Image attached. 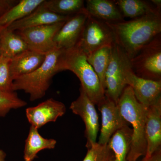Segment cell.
Here are the masks:
<instances>
[{
    "mask_svg": "<svg viewBox=\"0 0 161 161\" xmlns=\"http://www.w3.org/2000/svg\"><path fill=\"white\" fill-rule=\"evenodd\" d=\"M105 23L113 33L115 43L130 60L161 34V13L147 15L128 21Z\"/></svg>",
    "mask_w": 161,
    "mask_h": 161,
    "instance_id": "6da1fadb",
    "label": "cell"
},
{
    "mask_svg": "<svg viewBox=\"0 0 161 161\" xmlns=\"http://www.w3.org/2000/svg\"><path fill=\"white\" fill-rule=\"evenodd\" d=\"M121 115L132 126V141L127 161H137L146 155L147 142L146 123L147 108L136 100L131 87L124 89L117 103Z\"/></svg>",
    "mask_w": 161,
    "mask_h": 161,
    "instance_id": "7a4b0ae2",
    "label": "cell"
},
{
    "mask_svg": "<svg viewBox=\"0 0 161 161\" xmlns=\"http://www.w3.org/2000/svg\"><path fill=\"white\" fill-rule=\"evenodd\" d=\"M59 72L69 70L80 80V88L95 104L104 98L105 91L86 55L77 46L62 51L58 61Z\"/></svg>",
    "mask_w": 161,
    "mask_h": 161,
    "instance_id": "3957f363",
    "label": "cell"
},
{
    "mask_svg": "<svg viewBox=\"0 0 161 161\" xmlns=\"http://www.w3.org/2000/svg\"><path fill=\"white\" fill-rule=\"evenodd\" d=\"M62 51L55 48L46 54L43 64L33 72L17 78L13 81L14 92L23 91L31 101L43 98L50 86L53 77L59 72L58 61Z\"/></svg>",
    "mask_w": 161,
    "mask_h": 161,
    "instance_id": "277c9868",
    "label": "cell"
},
{
    "mask_svg": "<svg viewBox=\"0 0 161 161\" xmlns=\"http://www.w3.org/2000/svg\"><path fill=\"white\" fill-rule=\"evenodd\" d=\"M131 67L140 78L161 80V34L145 45L130 60Z\"/></svg>",
    "mask_w": 161,
    "mask_h": 161,
    "instance_id": "5b68a950",
    "label": "cell"
},
{
    "mask_svg": "<svg viewBox=\"0 0 161 161\" xmlns=\"http://www.w3.org/2000/svg\"><path fill=\"white\" fill-rule=\"evenodd\" d=\"M130 61L123 51L113 43L111 59L106 72L105 95L116 103L127 86L125 82V70Z\"/></svg>",
    "mask_w": 161,
    "mask_h": 161,
    "instance_id": "8992f818",
    "label": "cell"
},
{
    "mask_svg": "<svg viewBox=\"0 0 161 161\" xmlns=\"http://www.w3.org/2000/svg\"><path fill=\"white\" fill-rule=\"evenodd\" d=\"M114 43L113 33L105 22L89 16L75 46L78 47L87 57L102 47Z\"/></svg>",
    "mask_w": 161,
    "mask_h": 161,
    "instance_id": "52a82bcc",
    "label": "cell"
},
{
    "mask_svg": "<svg viewBox=\"0 0 161 161\" xmlns=\"http://www.w3.org/2000/svg\"><path fill=\"white\" fill-rule=\"evenodd\" d=\"M65 22L31 27L17 33L24 40L28 49L46 54L55 49V36Z\"/></svg>",
    "mask_w": 161,
    "mask_h": 161,
    "instance_id": "ba28073f",
    "label": "cell"
},
{
    "mask_svg": "<svg viewBox=\"0 0 161 161\" xmlns=\"http://www.w3.org/2000/svg\"><path fill=\"white\" fill-rule=\"evenodd\" d=\"M95 105L80 87L79 97L70 106L72 112L80 116L85 125V136L87 140L86 147L87 149L97 142L99 130L98 115Z\"/></svg>",
    "mask_w": 161,
    "mask_h": 161,
    "instance_id": "9c48e42d",
    "label": "cell"
},
{
    "mask_svg": "<svg viewBox=\"0 0 161 161\" xmlns=\"http://www.w3.org/2000/svg\"><path fill=\"white\" fill-rule=\"evenodd\" d=\"M125 79L126 86L132 89L136 100L146 108L161 98V80L138 77L132 70L130 61L125 69Z\"/></svg>",
    "mask_w": 161,
    "mask_h": 161,
    "instance_id": "30bf717a",
    "label": "cell"
},
{
    "mask_svg": "<svg viewBox=\"0 0 161 161\" xmlns=\"http://www.w3.org/2000/svg\"><path fill=\"white\" fill-rule=\"evenodd\" d=\"M102 116V126L98 143L108 144L112 136L129 123L124 119L117 104L105 95L97 105Z\"/></svg>",
    "mask_w": 161,
    "mask_h": 161,
    "instance_id": "8fae6325",
    "label": "cell"
},
{
    "mask_svg": "<svg viewBox=\"0 0 161 161\" xmlns=\"http://www.w3.org/2000/svg\"><path fill=\"white\" fill-rule=\"evenodd\" d=\"M89 14L86 9L70 16L59 30L54 39L55 48L66 50L78 43Z\"/></svg>",
    "mask_w": 161,
    "mask_h": 161,
    "instance_id": "7c38bea8",
    "label": "cell"
},
{
    "mask_svg": "<svg viewBox=\"0 0 161 161\" xmlns=\"http://www.w3.org/2000/svg\"><path fill=\"white\" fill-rule=\"evenodd\" d=\"M66 111L63 103L50 98L36 106L27 108L26 115L31 126L38 130L48 123L56 122Z\"/></svg>",
    "mask_w": 161,
    "mask_h": 161,
    "instance_id": "4fadbf2b",
    "label": "cell"
},
{
    "mask_svg": "<svg viewBox=\"0 0 161 161\" xmlns=\"http://www.w3.org/2000/svg\"><path fill=\"white\" fill-rule=\"evenodd\" d=\"M147 150L148 158L161 148V98L147 108L146 123Z\"/></svg>",
    "mask_w": 161,
    "mask_h": 161,
    "instance_id": "5bb4252c",
    "label": "cell"
},
{
    "mask_svg": "<svg viewBox=\"0 0 161 161\" xmlns=\"http://www.w3.org/2000/svg\"><path fill=\"white\" fill-rule=\"evenodd\" d=\"M70 16L56 14L40 5L30 14L13 23L7 28L14 32L20 31L31 27L65 22Z\"/></svg>",
    "mask_w": 161,
    "mask_h": 161,
    "instance_id": "9a60e30c",
    "label": "cell"
},
{
    "mask_svg": "<svg viewBox=\"0 0 161 161\" xmlns=\"http://www.w3.org/2000/svg\"><path fill=\"white\" fill-rule=\"evenodd\" d=\"M46 54L27 49L10 59L9 69L14 80L23 75H28L43 64Z\"/></svg>",
    "mask_w": 161,
    "mask_h": 161,
    "instance_id": "2e32d148",
    "label": "cell"
},
{
    "mask_svg": "<svg viewBox=\"0 0 161 161\" xmlns=\"http://www.w3.org/2000/svg\"><path fill=\"white\" fill-rule=\"evenodd\" d=\"M85 8L90 16L104 22H119L125 18L114 1L87 0Z\"/></svg>",
    "mask_w": 161,
    "mask_h": 161,
    "instance_id": "e0dca14e",
    "label": "cell"
},
{
    "mask_svg": "<svg viewBox=\"0 0 161 161\" xmlns=\"http://www.w3.org/2000/svg\"><path fill=\"white\" fill-rule=\"evenodd\" d=\"M57 143L56 140L44 138L40 135L38 129L31 126L25 141L23 155L24 161H33L37 157L38 153L41 150L54 149Z\"/></svg>",
    "mask_w": 161,
    "mask_h": 161,
    "instance_id": "ac0fdd59",
    "label": "cell"
},
{
    "mask_svg": "<svg viewBox=\"0 0 161 161\" xmlns=\"http://www.w3.org/2000/svg\"><path fill=\"white\" fill-rule=\"evenodd\" d=\"M44 0H21L0 15V30L30 14Z\"/></svg>",
    "mask_w": 161,
    "mask_h": 161,
    "instance_id": "d6986e66",
    "label": "cell"
},
{
    "mask_svg": "<svg viewBox=\"0 0 161 161\" xmlns=\"http://www.w3.org/2000/svg\"><path fill=\"white\" fill-rule=\"evenodd\" d=\"M28 49L23 38L8 28L0 30V56L11 59Z\"/></svg>",
    "mask_w": 161,
    "mask_h": 161,
    "instance_id": "ffe728a7",
    "label": "cell"
},
{
    "mask_svg": "<svg viewBox=\"0 0 161 161\" xmlns=\"http://www.w3.org/2000/svg\"><path fill=\"white\" fill-rule=\"evenodd\" d=\"M124 17L131 19L147 15L161 13V9H157L149 1L144 0H115Z\"/></svg>",
    "mask_w": 161,
    "mask_h": 161,
    "instance_id": "44dd1931",
    "label": "cell"
},
{
    "mask_svg": "<svg viewBox=\"0 0 161 161\" xmlns=\"http://www.w3.org/2000/svg\"><path fill=\"white\" fill-rule=\"evenodd\" d=\"M132 129L126 126L112 136L108 145L114 152L115 161H127L132 141Z\"/></svg>",
    "mask_w": 161,
    "mask_h": 161,
    "instance_id": "7402d4cb",
    "label": "cell"
},
{
    "mask_svg": "<svg viewBox=\"0 0 161 161\" xmlns=\"http://www.w3.org/2000/svg\"><path fill=\"white\" fill-rule=\"evenodd\" d=\"M112 44L102 47L87 56L88 62L97 74L105 91L106 72L111 59Z\"/></svg>",
    "mask_w": 161,
    "mask_h": 161,
    "instance_id": "603a6c76",
    "label": "cell"
},
{
    "mask_svg": "<svg viewBox=\"0 0 161 161\" xmlns=\"http://www.w3.org/2000/svg\"><path fill=\"white\" fill-rule=\"evenodd\" d=\"M40 6L61 15L71 16L85 9L83 0H44Z\"/></svg>",
    "mask_w": 161,
    "mask_h": 161,
    "instance_id": "cb8c5ba5",
    "label": "cell"
},
{
    "mask_svg": "<svg viewBox=\"0 0 161 161\" xmlns=\"http://www.w3.org/2000/svg\"><path fill=\"white\" fill-rule=\"evenodd\" d=\"M27 103L18 97L15 92H0V117H4L11 110L25 107Z\"/></svg>",
    "mask_w": 161,
    "mask_h": 161,
    "instance_id": "d4e9b609",
    "label": "cell"
},
{
    "mask_svg": "<svg viewBox=\"0 0 161 161\" xmlns=\"http://www.w3.org/2000/svg\"><path fill=\"white\" fill-rule=\"evenodd\" d=\"M86 155L82 161H115L114 152L108 144H93L87 149Z\"/></svg>",
    "mask_w": 161,
    "mask_h": 161,
    "instance_id": "484cf974",
    "label": "cell"
},
{
    "mask_svg": "<svg viewBox=\"0 0 161 161\" xmlns=\"http://www.w3.org/2000/svg\"><path fill=\"white\" fill-rule=\"evenodd\" d=\"M10 60L0 56V92H14L13 90L14 80L9 69Z\"/></svg>",
    "mask_w": 161,
    "mask_h": 161,
    "instance_id": "4316f807",
    "label": "cell"
},
{
    "mask_svg": "<svg viewBox=\"0 0 161 161\" xmlns=\"http://www.w3.org/2000/svg\"><path fill=\"white\" fill-rule=\"evenodd\" d=\"M18 2L16 1L0 0V15L7 11Z\"/></svg>",
    "mask_w": 161,
    "mask_h": 161,
    "instance_id": "83f0119b",
    "label": "cell"
},
{
    "mask_svg": "<svg viewBox=\"0 0 161 161\" xmlns=\"http://www.w3.org/2000/svg\"><path fill=\"white\" fill-rule=\"evenodd\" d=\"M140 161H161V148L148 158L144 157Z\"/></svg>",
    "mask_w": 161,
    "mask_h": 161,
    "instance_id": "f1b7e54d",
    "label": "cell"
},
{
    "mask_svg": "<svg viewBox=\"0 0 161 161\" xmlns=\"http://www.w3.org/2000/svg\"><path fill=\"white\" fill-rule=\"evenodd\" d=\"M150 2L157 9H161V0H151Z\"/></svg>",
    "mask_w": 161,
    "mask_h": 161,
    "instance_id": "f546056e",
    "label": "cell"
},
{
    "mask_svg": "<svg viewBox=\"0 0 161 161\" xmlns=\"http://www.w3.org/2000/svg\"><path fill=\"white\" fill-rule=\"evenodd\" d=\"M6 154L5 151L0 149V161H6Z\"/></svg>",
    "mask_w": 161,
    "mask_h": 161,
    "instance_id": "4dcf8cb0",
    "label": "cell"
}]
</instances>
